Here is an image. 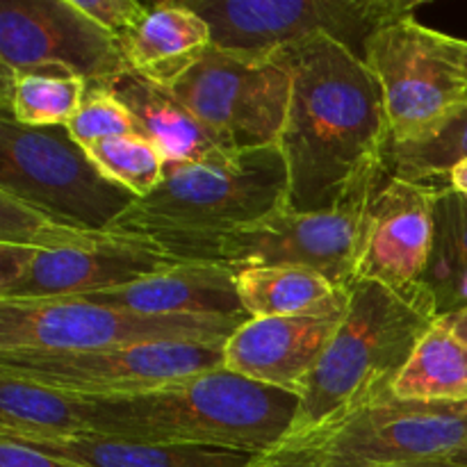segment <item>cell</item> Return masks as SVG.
Returning <instances> with one entry per match:
<instances>
[{"instance_id":"obj_1","label":"cell","mask_w":467,"mask_h":467,"mask_svg":"<svg viewBox=\"0 0 467 467\" xmlns=\"http://www.w3.org/2000/svg\"><path fill=\"white\" fill-rule=\"evenodd\" d=\"M292 80L278 146L287 164V203L328 213L365 199L386 171L390 146L381 87L365 59L317 36L272 55Z\"/></svg>"},{"instance_id":"obj_2","label":"cell","mask_w":467,"mask_h":467,"mask_svg":"<svg viewBox=\"0 0 467 467\" xmlns=\"http://www.w3.org/2000/svg\"><path fill=\"white\" fill-rule=\"evenodd\" d=\"M80 400L96 436L222 447L255 456L269 454L290 436L301 404L292 392L251 381L228 368L141 395Z\"/></svg>"},{"instance_id":"obj_3","label":"cell","mask_w":467,"mask_h":467,"mask_svg":"<svg viewBox=\"0 0 467 467\" xmlns=\"http://www.w3.org/2000/svg\"><path fill=\"white\" fill-rule=\"evenodd\" d=\"M436 319V306L424 290L404 295L374 281L351 283L345 319L301 392L285 441L392 392L397 374Z\"/></svg>"},{"instance_id":"obj_4","label":"cell","mask_w":467,"mask_h":467,"mask_svg":"<svg viewBox=\"0 0 467 467\" xmlns=\"http://www.w3.org/2000/svg\"><path fill=\"white\" fill-rule=\"evenodd\" d=\"M290 178L281 146L242 150L210 164H164L160 185L140 199L114 233L150 244L217 235L285 208Z\"/></svg>"},{"instance_id":"obj_5","label":"cell","mask_w":467,"mask_h":467,"mask_svg":"<svg viewBox=\"0 0 467 467\" xmlns=\"http://www.w3.org/2000/svg\"><path fill=\"white\" fill-rule=\"evenodd\" d=\"M0 192L50 219L108 233L137 203L109 181L67 126L27 128L0 119Z\"/></svg>"},{"instance_id":"obj_6","label":"cell","mask_w":467,"mask_h":467,"mask_svg":"<svg viewBox=\"0 0 467 467\" xmlns=\"http://www.w3.org/2000/svg\"><path fill=\"white\" fill-rule=\"evenodd\" d=\"M465 445L467 401L424 404L386 392L276 450L315 467H388L454 459Z\"/></svg>"},{"instance_id":"obj_7","label":"cell","mask_w":467,"mask_h":467,"mask_svg":"<svg viewBox=\"0 0 467 467\" xmlns=\"http://www.w3.org/2000/svg\"><path fill=\"white\" fill-rule=\"evenodd\" d=\"M368 196L328 213H299L285 205L249 226L164 242L158 249L176 263H210L231 269L308 267L340 287H349L356 278Z\"/></svg>"},{"instance_id":"obj_8","label":"cell","mask_w":467,"mask_h":467,"mask_svg":"<svg viewBox=\"0 0 467 467\" xmlns=\"http://www.w3.org/2000/svg\"><path fill=\"white\" fill-rule=\"evenodd\" d=\"M363 59L381 87L390 144L429 135L467 103L465 39L422 26L415 14L379 27Z\"/></svg>"},{"instance_id":"obj_9","label":"cell","mask_w":467,"mask_h":467,"mask_svg":"<svg viewBox=\"0 0 467 467\" xmlns=\"http://www.w3.org/2000/svg\"><path fill=\"white\" fill-rule=\"evenodd\" d=\"M213 32L214 48L272 57L287 46L328 36L363 59L369 36L420 0H185Z\"/></svg>"},{"instance_id":"obj_10","label":"cell","mask_w":467,"mask_h":467,"mask_svg":"<svg viewBox=\"0 0 467 467\" xmlns=\"http://www.w3.org/2000/svg\"><path fill=\"white\" fill-rule=\"evenodd\" d=\"M244 322L226 317H153L85 299L0 301V351H94L158 342H214Z\"/></svg>"},{"instance_id":"obj_11","label":"cell","mask_w":467,"mask_h":467,"mask_svg":"<svg viewBox=\"0 0 467 467\" xmlns=\"http://www.w3.org/2000/svg\"><path fill=\"white\" fill-rule=\"evenodd\" d=\"M223 368V345L158 342L94 351H0V374L78 397L141 395Z\"/></svg>"},{"instance_id":"obj_12","label":"cell","mask_w":467,"mask_h":467,"mask_svg":"<svg viewBox=\"0 0 467 467\" xmlns=\"http://www.w3.org/2000/svg\"><path fill=\"white\" fill-rule=\"evenodd\" d=\"M169 91L233 150H255L281 141L292 80L278 59L210 46Z\"/></svg>"},{"instance_id":"obj_13","label":"cell","mask_w":467,"mask_h":467,"mask_svg":"<svg viewBox=\"0 0 467 467\" xmlns=\"http://www.w3.org/2000/svg\"><path fill=\"white\" fill-rule=\"evenodd\" d=\"M0 68L62 71L87 87H108L130 71L121 44L73 0H3Z\"/></svg>"},{"instance_id":"obj_14","label":"cell","mask_w":467,"mask_h":467,"mask_svg":"<svg viewBox=\"0 0 467 467\" xmlns=\"http://www.w3.org/2000/svg\"><path fill=\"white\" fill-rule=\"evenodd\" d=\"M441 190L381 173L365 203L354 281H374L390 290L420 292L436 228Z\"/></svg>"},{"instance_id":"obj_15","label":"cell","mask_w":467,"mask_h":467,"mask_svg":"<svg viewBox=\"0 0 467 467\" xmlns=\"http://www.w3.org/2000/svg\"><path fill=\"white\" fill-rule=\"evenodd\" d=\"M171 265L176 260L149 240L108 231L80 246L36 249L26 276L0 301L78 299L128 285Z\"/></svg>"},{"instance_id":"obj_16","label":"cell","mask_w":467,"mask_h":467,"mask_svg":"<svg viewBox=\"0 0 467 467\" xmlns=\"http://www.w3.org/2000/svg\"><path fill=\"white\" fill-rule=\"evenodd\" d=\"M345 313L249 319L223 345V368L301 400Z\"/></svg>"},{"instance_id":"obj_17","label":"cell","mask_w":467,"mask_h":467,"mask_svg":"<svg viewBox=\"0 0 467 467\" xmlns=\"http://www.w3.org/2000/svg\"><path fill=\"white\" fill-rule=\"evenodd\" d=\"M78 299L153 317L251 319L237 295L235 269L210 263H176L128 285Z\"/></svg>"},{"instance_id":"obj_18","label":"cell","mask_w":467,"mask_h":467,"mask_svg":"<svg viewBox=\"0 0 467 467\" xmlns=\"http://www.w3.org/2000/svg\"><path fill=\"white\" fill-rule=\"evenodd\" d=\"M108 89L135 117L140 132L153 141L164 164H210L242 153L219 140L167 87L128 71Z\"/></svg>"},{"instance_id":"obj_19","label":"cell","mask_w":467,"mask_h":467,"mask_svg":"<svg viewBox=\"0 0 467 467\" xmlns=\"http://www.w3.org/2000/svg\"><path fill=\"white\" fill-rule=\"evenodd\" d=\"M213 46V32L185 0L150 7L149 16L121 39L132 73L171 89Z\"/></svg>"},{"instance_id":"obj_20","label":"cell","mask_w":467,"mask_h":467,"mask_svg":"<svg viewBox=\"0 0 467 467\" xmlns=\"http://www.w3.org/2000/svg\"><path fill=\"white\" fill-rule=\"evenodd\" d=\"M235 285L251 319L319 317L349 304V287L308 267L235 269Z\"/></svg>"},{"instance_id":"obj_21","label":"cell","mask_w":467,"mask_h":467,"mask_svg":"<svg viewBox=\"0 0 467 467\" xmlns=\"http://www.w3.org/2000/svg\"><path fill=\"white\" fill-rule=\"evenodd\" d=\"M85 467H249L258 456L203 445H169L130 438L76 436L27 442Z\"/></svg>"},{"instance_id":"obj_22","label":"cell","mask_w":467,"mask_h":467,"mask_svg":"<svg viewBox=\"0 0 467 467\" xmlns=\"http://www.w3.org/2000/svg\"><path fill=\"white\" fill-rule=\"evenodd\" d=\"M89 433L80 397L0 374V436L44 442Z\"/></svg>"},{"instance_id":"obj_23","label":"cell","mask_w":467,"mask_h":467,"mask_svg":"<svg viewBox=\"0 0 467 467\" xmlns=\"http://www.w3.org/2000/svg\"><path fill=\"white\" fill-rule=\"evenodd\" d=\"M392 395L424 404H465L467 342L445 317H438L415 345L392 383Z\"/></svg>"},{"instance_id":"obj_24","label":"cell","mask_w":467,"mask_h":467,"mask_svg":"<svg viewBox=\"0 0 467 467\" xmlns=\"http://www.w3.org/2000/svg\"><path fill=\"white\" fill-rule=\"evenodd\" d=\"M422 287L438 317L467 310V199L450 187L441 190L436 201L431 258Z\"/></svg>"},{"instance_id":"obj_25","label":"cell","mask_w":467,"mask_h":467,"mask_svg":"<svg viewBox=\"0 0 467 467\" xmlns=\"http://www.w3.org/2000/svg\"><path fill=\"white\" fill-rule=\"evenodd\" d=\"M87 82L62 71H3V117L27 128L68 126Z\"/></svg>"},{"instance_id":"obj_26","label":"cell","mask_w":467,"mask_h":467,"mask_svg":"<svg viewBox=\"0 0 467 467\" xmlns=\"http://www.w3.org/2000/svg\"><path fill=\"white\" fill-rule=\"evenodd\" d=\"M467 160V103L447 117L436 130L406 144H390L386 171L415 185L447 190V178L456 164Z\"/></svg>"},{"instance_id":"obj_27","label":"cell","mask_w":467,"mask_h":467,"mask_svg":"<svg viewBox=\"0 0 467 467\" xmlns=\"http://www.w3.org/2000/svg\"><path fill=\"white\" fill-rule=\"evenodd\" d=\"M87 153L109 181L126 187L137 199H146L164 176L162 155L140 132L94 141L87 146Z\"/></svg>"},{"instance_id":"obj_28","label":"cell","mask_w":467,"mask_h":467,"mask_svg":"<svg viewBox=\"0 0 467 467\" xmlns=\"http://www.w3.org/2000/svg\"><path fill=\"white\" fill-rule=\"evenodd\" d=\"M103 235L99 231H82V228L67 226L39 210L30 208L23 201L0 192V242L3 244L32 246L39 251L67 249L94 242Z\"/></svg>"},{"instance_id":"obj_29","label":"cell","mask_w":467,"mask_h":467,"mask_svg":"<svg viewBox=\"0 0 467 467\" xmlns=\"http://www.w3.org/2000/svg\"><path fill=\"white\" fill-rule=\"evenodd\" d=\"M67 128L73 140L85 149L94 141L140 132L135 117L108 87H87L80 109Z\"/></svg>"},{"instance_id":"obj_30","label":"cell","mask_w":467,"mask_h":467,"mask_svg":"<svg viewBox=\"0 0 467 467\" xmlns=\"http://www.w3.org/2000/svg\"><path fill=\"white\" fill-rule=\"evenodd\" d=\"M73 3L91 21L99 23L105 32L119 39V44L132 30H137L150 12V7L137 0H73Z\"/></svg>"},{"instance_id":"obj_31","label":"cell","mask_w":467,"mask_h":467,"mask_svg":"<svg viewBox=\"0 0 467 467\" xmlns=\"http://www.w3.org/2000/svg\"><path fill=\"white\" fill-rule=\"evenodd\" d=\"M0 467H85L27 442L0 436Z\"/></svg>"},{"instance_id":"obj_32","label":"cell","mask_w":467,"mask_h":467,"mask_svg":"<svg viewBox=\"0 0 467 467\" xmlns=\"http://www.w3.org/2000/svg\"><path fill=\"white\" fill-rule=\"evenodd\" d=\"M249 467H315L308 461L299 459L295 454H287V451H269V454L258 456Z\"/></svg>"},{"instance_id":"obj_33","label":"cell","mask_w":467,"mask_h":467,"mask_svg":"<svg viewBox=\"0 0 467 467\" xmlns=\"http://www.w3.org/2000/svg\"><path fill=\"white\" fill-rule=\"evenodd\" d=\"M447 187L454 192H459L461 196L467 199V160L465 162L456 164L454 169L450 171V178H447Z\"/></svg>"},{"instance_id":"obj_34","label":"cell","mask_w":467,"mask_h":467,"mask_svg":"<svg viewBox=\"0 0 467 467\" xmlns=\"http://www.w3.org/2000/svg\"><path fill=\"white\" fill-rule=\"evenodd\" d=\"M445 319L451 324V328H454V331L467 342V310H461V313H454V315H447Z\"/></svg>"},{"instance_id":"obj_35","label":"cell","mask_w":467,"mask_h":467,"mask_svg":"<svg viewBox=\"0 0 467 467\" xmlns=\"http://www.w3.org/2000/svg\"><path fill=\"white\" fill-rule=\"evenodd\" d=\"M388 467H465L451 459L442 461H418V463H401V465H388Z\"/></svg>"},{"instance_id":"obj_36","label":"cell","mask_w":467,"mask_h":467,"mask_svg":"<svg viewBox=\"0 0 467 467\" xmlns=\"http://www.w3.org/2000/svg\"><path fill=\"white\" fill-rule=\"evenodd\" d=\"M451 461H456V463H461V465H465V467H467V445H465L463 450H461L459 454H456L454 459H451Z\"/></svg>"},{"instance_id":"obj_37","label":"cell","mask_w":467,"mask_h":467,"mask_svg":"<svg viewBox=\"0 0 467 467\" xmlns=\"http://www.w3.org/2000/svg\"><path fill=\"white\" fill-rule=\"evenodd\" d=\"M465 67H467V41H465Z\"/></svg>"}]
</instances>
